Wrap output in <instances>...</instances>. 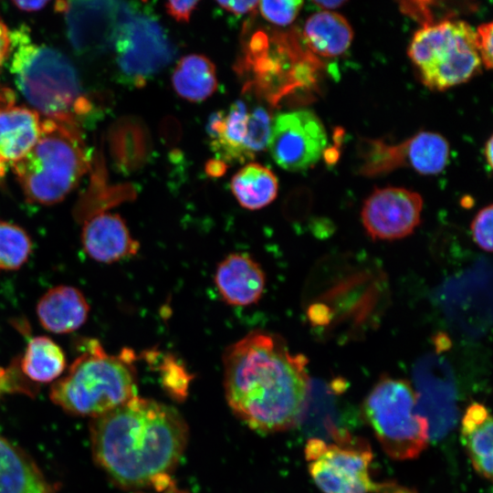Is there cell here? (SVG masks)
I'll use <instances>...</instances> for the list:
<instances>
[{
	"label": "cell",
	"instance_id": "cell-10",
	"mask_svg": "<svg viewBox=\"0 0 493 493\" xmlns=\"http://www.w3.org/2000/svg\"><path fill=\"white\" fill-rule=\"evenodd\" d=\"M112 45L121 77L138 87L169 65L175 56L159 22L141 12L134 4L121 23Z\"/></svg>",
	"mask_w": 493,
	"mask_h": 493
},
{
	"label": "cell",
	"instance_id": "cell-14",
	"mask_svg": "<svg viewBox=\"0 0 493 493\" xmlns=\"http://www.w3.org/2000/svg\"><path fill=\"white\" fill-rule=\"evenodd\" d=\"M133 4L118 1H59L68 36L81 53L100 51L112 45L116 32Z\"/></svg>",
	"mask_w": 493,
	"mask_h": 493
},
{
	"label": "cell",
	"instance_id": "cell-29",
	"mask_svg": "<svg viewBox=\"0 0 493 493\" xmlns=\"http://www.w3.org/2000/svg\"><path fill=\"white\" fill-rule=\"evenodd\" d=\"M32 241L22 227L0 221V270H16L28 259Z\"/></svg>",
	"mask_w": 493,
	"mask_h": 493
},
{
	"label": "cell",
	"instance_id": "cell-28",
	"mask_svg": "<svg viewBox=\"0 0 493 493\" xmlns=\"http://www.w3.org/2000/svg\"><path fill=\"white\" fill-rule=\"evenodd\" d=\"M248 112L243 100L235 101L226 113L224 128L219 137L210 142L211 149L223 162H239L252 159L244 149Z\"/></svg>",
	"mask_w": 493,
	"mask_h": 493
},
{
	"label": "cell",
	"instance_id": "cell-36",
	"mask_svg": "<svg viewBox=\"0 0 493 493\" xmlns=\"http://www.w3.org/2000/svg\"><path fill=\"white\" fill-rule=\"evenodd\" d=\"M198 1H169L165 3L166 12L177 22L187 23Z\"/></svg>",
	"mask_w": 493,
	"mask_h": 493
},
{
	"label": "cell",
	"instance_id": "cell-23",
	"mask_svg": "<svg viewBox=\"0 0 493 493\" xmlns=\"http://www.w3.org/2000/svg\"><path fill=\"white\" fill-rule=\"evenodd\" d=\"M352 37V28L345 17L327 10L310 16L303 28V42L308 49L326 58L343 54Z\"/></svg>",
	"mask_w": 493,
	"mask_h": 493
},
{
	"label": "cell",
	"instance_id": "cell-31",
	"mask_svg": "<svg viewBox=\"0 0 493 493\" xmlns=\"http://www.w3.org/2000/svg\"><path fill=\"white\" fill-rule=\"evenodd\" d=\"M302 5L303 2L299 0L258 2L262 16L278 26H287L292 23Z\"/></svg>",
	"mask_w": 493,
	"mask_h": 493
},
{
	"label": "cell",
	"instance_id": "cell-37",
	"mask_svg": "<svg viewBox=\"0 0 493 493\" xmlns=\"http://www.w3.org/2000/svg\"><path fill=\"white\" fill-rule=\"evenodd\" d=\"M216 4L227 12L240 16L254 11L258 1H217Z\"/></svg>",
	"mask_w": 493,
	"mask_h": 493
},
{
	"label": "cell",
	"instance_id": "cell-13",
	"mask_svg": "<svg viewBox=\"0 0 493 493\" xmlns=\"http://www.w3.org/2000/svg\"><path fill=\"white\" fill-rule=\"evenodd\" d=\"M416 410L426 419L430 438H442L457 418L456 391L448 363L435 355L422 358L414 368Z\"/></svg>",
	"mask_w": 493,
	"mask_h": 493
},
{
	"label": "cell",
	"instance_id": "cell-40",
	"mask_svg": "<svg viewBox=\"0 0 493 493\" xmlns=\"http://www.w3.org/2000/svg\"><path fill=\"white\" fill-rule=\"evenodd\" d=\"M13 4L20 10L35 12L42 9L47 4V1H14Z\"/></svg>",
	"mask_w": 493,
	"mask_h": 493
},
{
	"label": "cell",
	"instance_id": "cell-7",
	"mask_svg": "<svg viewBox=\"0 0 493 493\" xmlns=\"http://www.w3.org/2000/svg\"><path fill=\"white\" fill-rule=\"evenodd\" d=\"M362 414L384 452L395 460L415 458L427 446L428 423L417 412L414 390L406 380L381 378L366 396Z\"/></svg>",
	"mask_w": 493,
	"mask_h": 493
},
{
	"label": "cell",
	"instance_id": "cell-25",
	"mask_svg": "<svg viewBox=\"0 0 493 493\" xmlns=\"http://www.w3.org/2000/svg\"><path fill=\"white\" fill-rule=\"evenodd\" d=\"M172 83L181 98L190 102H201L213 95L217 88L215 67L204 55L184 56L173 69Z\"/></svg>",
	"mask_w": 493,
	"mask_h": 493
},
{
	"label": "cell",
	"instance_id": "cell-16",
	"mask_svg": "<svg viewBox=\"0 0 493 493\" xmlns=\"http://www.w3.org/2000/svg\"><path fill=\"white\" fill-rule=\"evenodd\" d=\"M85 253L100 263H114L135 256L140 244L118 214L100 213L85 222L81 231Z\"/></svg>",
	"mask_w": 493,
	"mask_h": 493
},
{
	"label": "cell",
	"instance_id": "cell-20",
	"mask_svg": "<svg viewBox=\"0 0 493 493\" xmlns=\"http://www.w3.org/2000/svg\"><path fill=\"white\" fill-rule=\"evenodd\" d=\"M89 306L82 292L60 285L48 289L37 305V315L43 328L54 333L72 332L87 320Z\"/></svg>",
	"mask_w": 493,
	"mask_h": 493
},
{
	"label": "cell",
	"instance_id": "cell-22",
	"mask_svg": "<svg viewBox=\"0 0 493 493\" xmlns=\"http://www.w3.org/2000/svg\"><path fill=\"white\" fill-rule=\"evenodd\" d=\"M493 423L488 410L478 403L470 404L461 421V440L475 470L492 477Z\"/></svg>",
	"mask_w": 493,
	"mask_h": 493
},
{
	"label": "cell",
	"instance_id": "cell-17",
	"mask_svg": "<svg viewBox=\"0 0 493 493\" xmlns=\"http://www.w3.org/2000/svg\"><path fill=\"white\" fill-rule=\"evenodd\" d=\"M215 284L222 299L231 306L257 303L266 287L261 266L246 253H231L216 267Z\"/></svg>",
	"mask_w": 493,
	"mask_h": 493
},
{
	"label": "cell",
	"instance_id": "cell-38",
	"mask_svg": "<svg viewBox=\"0 0 493 493\" xmlns=\"http://www.w3.org/2000/svg\"><path fill=\"white\" fill-rule=\"evenodd\" d=\"M226 112L224 110H217L213 112L206 124V132L211 142L216 140L221 134L224 123H225Z\"/></svg>",
	"mask_w": 493,
	"mask_h": 493
},
{
	"label": "cell",
	"instance_id": "cell-9",
	"mask_svg": "<svg viewBox=\"0 0 493 493\" xmlns=\"http://www.w3.org/2000/svg\"><path fill=\"white\" fill-rule=\"evenodd\" d=\"M305 456L310 476L323 493L404 491L372 478V454L368 444L360 438L351 437L340 443L309 438Z\"/></svg>",
	"mask_w": 493,
	"mask_h": 493
},
{
	"label": "cell",
	"instance_id": "cell-15",
	"mask_svg": "<svg viewBox=\"0 0 493 493\" xmlns=\"http://www.w3.org/2000/svg\"><path fill=\"white\" fill-rule=\"evenodd\" d=\"M423 199L403 187L376 188L364 201L362 222L374 240H396L411 235L421 222Z\"/></svg>",
	"mask_w": 493,
	"mask_h": 493
},
{
	"label": "cell",
	"instance_id": "cell-5",
	"mask_svg": "<svg viewBox=\"0 0 493 493\" xmlns=\"http://www.w3.org/2000/svg\"><path fill=\"white\" fill-rule=\"evenodd\" d=\"M133 360L131 351L111 355L97 340H89L68 373L53 384L50 398L70 414L102 415L137 395Z\"/></svg>",
	"mask_w": 493,
	"mask_h": 493
},
{
	"label": "cell",
	"instance_id": "cell-19",
	"mask_svg": "<svg viewBox=\"0 0 493 493\" xmlns=\"http://www.w3.org/2000/svg\"><path fill=\"white\" fill-rule=\"evenodd\" d=\"M41 121L39 114L27 107L14 102L0 105V175L34 145Z\"/></svg>",
	"mask_w": 493,
	"mask_h": 493
},
{
	"label": "cell",
	"instance_id": "cell-6",
	"mask_svg": "<svg viewBox=\"0 0 493 493\" xmlns=\"http://www.w3.org/2000/svg\"><path fill=\"white\" fill-rule=\"evenodd\" d=\"M292 33L255 31L245 44L237 70L250 79L246 88L277 105L281 99L314 80L315 58Z\"/></svg>",
	"mask_w": 493,
	"mask_h": 493
},
{
	"label": "cell",
	"instance_id": "cell-27",
	"mask_svg": "<svg viewBox=\"0 0 493 493\" xmlns=\"http://www.w3.org/2000/svg\"><path fill=\"white\" fill-rule=\"evenodd\" d=\"M65 367V353L54 341L45 336L30 339L21 360L22 371L29 379L51 382L63 372Z\"/></svg>",
	"mask_w": 493,
	"mask_h": 493
},
{
	"label": "cell",
	"instance_id": "cell-21",
	"mask_svg": "<svg viewBox=\"0 0 493 493\" xmlns=\"http://www.w3.org/2000/svg\"><path fill=\"white\" fill-rule=\"evenodd\" d=\"M37 465L0 437V493H55Z\"/></svg>",
	"mask_w": 493,
	"mask_h": 493
},
{
	"label": "cell",
	"instance_id": "cell-11",
	"mask_svg": "<svg viewBox=\"0 0 493 493\" xmlns=\"http://www.w3.org/2000/svg\"><path fill=\"white\" fill-rule=\"evenodd\" d=\"M361 152L360 173L375 176L399 167H410L421 174H437L448 163L449 144L439 133L421 131L399 144L366 140Z\"/></svg>",
	"mask_w": 493,
	"mask_h": 493
},
{
	"label": "cell",
	"instance_id": "cell-18",
	"mask_svg": "<svg viewBox=\"0 0 493 493\" xmlns=\"http://www.w3.org/2000/svg\"><path fill=\"white\" fill-rule=\"evenodd\" d=\"M338 384L314 380L310 381L304 410L299 424H303L310 438L327 443H340L352 437L341 424L336 395L341 390Z\"/></svg>",
	"mask_w": 493,
	"mask_h": 493
},
{
	"label": "cell",
	"instance_id": "cell-1",
	"mask_svg": "<svg viewBox=\"0 0 493 493\" xmlns=\"http://www.w3.org/2000/svg\"><path fill=\"white\" fill-rule=\"evenodd\" d=\"M223 362L226 400L251 428L268 433L299 424L310 383L307 359L280 336L252 330L226 349Z\"/></svg>",
	"mask_w": 493,
	"mask_h": 493
},
{
	"label": "cell",
	"instance_id": "cell-34",
	"mask_svg": "<svg viewBox=\"0 0 493 493\" xmlns=\"http://www.w3.org/2000/svg\"><path fill=\"white\" fill-rule=\"evenodd\" d=\"M182 126L179 121L167 116L163 119L159 126V134L162 142L168 147L176 145L182 138Z\"/></svg>",
	"mask_w": 493,
	"mask_h": 493
},
{
	"label": "cell",
	"instance_id": "cell-35",
	"mask_svg": "<svg viewBox=\"0 0 493 493\" xmlns=\"http://www.w3.org/2000/svg\"><path fill=\"white\" fill-rule=\"evenodd\" d=\"M11 37L5 25L0 19V67L10 52ZM14 101L11 90L0 86V105Z\"/></svg>",
	"mask_w": 493,
	"mask_h": 493
},
{
	"label": "cell",
	"instance_id": "cell-26",
	"mask_svg": "<svg viewBox=\"0 0 493 493\" xmlns=\"http://www.w3.org/2000/svg\"><path fill=\"white\" fill-rule=\"evenodd\" d=\"M230 188L242 207L258 210L276 199L278 183L270 169L257 163H250L232 177Z\"/></svg>",
	"mask_w": 493,
	"mask_h": 493
},
{
	"label": "cell",
	"instance_id": "cell-30",
	"mask_svg": "<svg viewBox=\"0 0 493 493\" xmlns=\"http://www.w3.org/2000/svg\"><path fill=\"white\" fill-rule=\"evenodd\" d=\"M270 135L271 117L267 110L257 107L248 114L244 149L253 158L257 152L267 147Z\"/></svg>",
	"mask_w": 493,
	"mask_h": 493
},
{
	"label": "cell",
	"instance_id": "cell-33",
	"mask_svg": "<svg viewBox=\"0 0 493 493\" xmlns=\"http://www.w3.org/2000/svg\"><path fill=\"white\" fill-rule=\"evenodd\" d=\"M493 24L492 22L480 25L476 31L477 48L486 68H491L493 64Z\"/></svg>",
	"mask_w": 493,
	"mask_h": 493
},
{
	"label": "cell",
	"instance_id": "cell-2",
	"mask_svg": "<svg viewBox=\"0 0 493 493\" xmlns=\"http://www.w3.org/2000/svg\"><path fill=\"white\" fill-rule=\"evenodd\" d=\"M186 440V424L175 409L137 395L91 424L95 460L125 488L149 487L166 477Z\"/></svg>",
	"mask_w": 493,
	"mask_h": 493
},
{
	"label": "cell",
	"instance_id": "cell-39",
	"mask_svg": "<svg viewBox=\"0 0 493 493\" xmlns=\"http://www.w3.org/2000/svg\"><path fill=\"white\" fill-rule=\"evenodd\" d=\"M227 165L225 162L219 159L209 160L205 166V171L209 177L217 178L224 175L226 172Z\"/></svg>",
	"mask_w": 493,
	"mask_h": 493
},
{
	"label": "cell",
	"instance_id": "cell-3",
	"mask_svg": "<svg viewBox=\"0 0 493 493\" xmlns=\"http://www.w3.org/2000/svg\"><path fill=\"white\" fill-rule=\"evenodd\" d=\"M11 72L17 89L38 114L79 124L92 110L72 62L60 51L36 43L21 26L10 32Z\"/></svg>",
	"mask_w": 493,
	"mask_h": 493
},
{
	"label": "cell",
	"instance_id": "cell-12",
	"mask_svg": "<svg viewBox=\"0 0 493 493\" xmlns=\"http://www.w3.org/2000/svg\"><path fill=\"white\" fill-rule=\"evenodd\" d=\"M327 142V133L319 117L310 110H300L277 115L268 146L280 167L299 172L319 162Z\"/></svg>",
	"mask_w": 493,
	"mask_h": 493
},
{
	"label": "cell",
	"instance_id": "cell-8",
	"mask_svg": "<svg viewBox=\"0 0 493 493\" xmlns=\"http://www.w3.org/2000/svg\"><path fill=\"white\" fill-rule=\"evenodd\" d=\"M408 56L418 68L423 83L437 90L468 80L481 65L476 31L464 21L424 26L414 33Z\"/></svg>",
	"mask_w": 493,
	"mask_h": 493
},
{
	"label": "cell",
	"instance_id": "cell-4",
	"mask_svg": "<svg viewBox=\"0 0 493 493\" xmlns=\"http://www.w3.org/2000/svg\"><path fill=\"white\" fill-rule=\"evenodd\" d=\"M89 162L78 123L45 118L34 145L12 167L26 199L49 205L62 201L78 185Z\"/></svg>",
	"mask_w": 493,
	"mask_h": 493
},
{
	"label": "cell",
	"instance_id": "cell-32",
	"mask_svg": "<svg viewBox=\"0 0 493 493\" xmlns=\"http://www.w3.org/2000/svg\"><path fill=\"white\" fill-rule=\"evenodd\" d=\"M492 205L483 207L471 223V234L474 242L481 249L492 250Z\"/></svg>",
	"mask_w": 493,
	"mask_h": 493
},
{
	"label": "cell",
	"instance_id": "cell-41",
	"mask_svg": "<svg viewBox=\"0 0 493 493\" xmlns=\"http://www.w3.org/2000/svg\"><path fill=\"white\" fill-rule=\"evenodd\" d=\"M314 5H316L318 7L323 8V9H334L337 7H340L341 5H344L346 1L344 0H330V1H312Z\"/></svg>",
	"mask_w": 493,
	"mask_h": 493
},
{
	"label": "cell",
	"instance_id": "cell-42",
	"mask_svg": "<svg viewBox=\"0 0 493 493\" xmlns=\"http://www.w3.org/2000/svg\"><path fill=\"white\" fill-rule=\"evenodd\" d=\"M492 148H493V138H492V136H490L488 138V140L487 141V142L485 144V149H484V154H485L486 163H487L488 167L489 169H491L492 166H493V158H492L493 151H492Z\"/></svg>",
	"mask_w": 493,
	"mask_h": 493
},
{
	"label": "cell",
	"instance_id": "cell-24",
	"mask_svg": "<svg viewBox=\"0 0 493 493\" xmlns=\"http://www.w3.org/2000/svg\"><path fill=\"white\" fill-rule=\"evenodd\" d=\"M111 147L119 167L125 172H134L149 161L152 141L142 121L125 118L112 131Z\"/></svg>",
	"mask_w": 493,
	"mask_h": 493
}]
</instances>
